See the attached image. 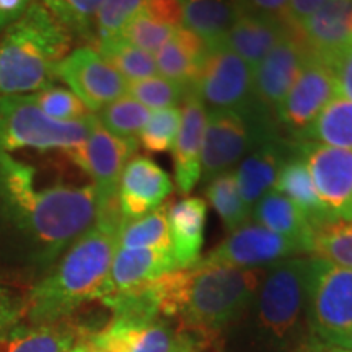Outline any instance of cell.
<instances>
[{"mask_svg":"<svg viewBox=\"0 0 352 352\" xmlns=\"http://www.w3.org/2000/svg\"><path fill=\"white\" fill-rule=\"evenodd\" d=\"M182 126V109L178 107L157 109L151 113L147 124L139 135V145L147 152H168L175 147Z\"/></svg>","mask_w":352,"mask_h":352,"instance_id":"f35d334b","label":"cell"},{"mask_svg":"<svg viewBox=\"0 0 352 352\" xmlns=\"http://www.w3.org/2000/svg\"><path fill=\"white\" fill-rule=\"evenodd\" d=\"M90 331L69 318L52 323H23L0 338V352H69Z\"/></svg>","mask_w":352,"mask_h":352,"instance_id":"cb8c5ba5","label":"cell"},{"mask_svg":"<svg viewBox=\"0 0 352 352\" xmlns=\"http://www.w3.org/2000/svg\"><path fill=\"white\" fill-rule=\"evenodd\" d=\"M241 13L280 16L284 19L289 0H236Z\"/></svg>","mask_w":352,"mask_h":352,"instance_id":"ee69618b","label":"cell"},{"mask_svg":"<svg viewBox=\"0 0 352 352\" xmlns=\"http://www.w3.org/2000/svg\"><path fill=\"white\" fill-rule=\"evenodd\" d=\"M296 32L280 16L241 13L220 44L254 69L283 39Z\"/></svg>","mask_w":352,"mask_h":352,"instance_id":"44dd1931","label":"cell"},{"mask_svg":"<svg viewBox=\"0 0 352 352\" xmlns=\"http://www.w3.org/2000/svg\"><path fill=\"white\" fill-rule=\"evenodd\" d=\"M56 77L82 100L91 114L127 94V82L121 74L91 46L70 51L57 64Z\"/></svg>","mask_w":352,"mask_h":352,"instance_id":"8fae6325","label":"cell"},{"mask_svg":"<svg viewBox=\"0 0 352 352\" xmlns=\"http://www.w3.org/2000/svg\"><path fill=\"white\" fill-rule=\"evenodd\" d=\"M138 148L139 140L116 138L95 121L85 142L65 152L78 168L94 179L91 184L98 197V217H122L118 188L122 170L135 157Z\"/></svg>","mask_w":352,"mask_h":352,"instance_id":"52a82bcc","label":"cell"},{"mask_svg":"<svg viewBox=\"0 0 352 352\" xmlns=\"http://www.w3.org/2000/svg\"><path fill=\"white\" fill-rule=\"evenodd\" d=\"M178 270L171 248H116L100 298L138 287Z\"/></svg>","mask_w":352,"mask_h":352,"instance_id":"d6986e66","label":"cell"},{"mask_svg":"<svg viewBox=\"0 0 352 352\" xmlns=\"http://www.w3.org/2000/svg\"><path fill=\"white\" fill-rule=\"evenodd\" d=\"M297 140L352 151V101L334 96Z\"/></svg>","mask_w":352,"mask_h":352,"instance_id":"f1b7e54d","label":"cell"},{"mask_svg":"<svg viewBox=\"0 0 352 352\" xmlns=\"http://www.w3.org/2000/svg\"><path fill=\"white\" fill-rule=\"evenodd\" d=\"M26 318V296L0 284V338Z\"/></svg>","mask_w":352,"mask_h":352,"instance_id":"60d3db41","label":"cell"},{"mask_svg":"<svg viewBox=\"0 0 352 352\" xmlns=\"http://www.w3.org/2000/svg\"><path fill=\"white\" fill-rule=\"evenodd\" d=\"M308 54L298 33L292 32L253 69L254 98L274 116L297 80Z\"/></svg>","mask_w":352,"mask_h":352,"instance_id":"2e32d148","label":"cell"},{"mask_svg":"<svg viewBox=\"0 0 352 352\" xmlns=\"http://www.w3.org/2000/svg\"><path fill=\"white\" fill-rule=\"evenodd\" d=\"M206 220L208 204L201 197H184L175 204L166 206L171 252L178 270L195 266L201 259Z\"/></svg>","mask_w":352,"mask_h":352,"instance_id":"603a6c76","label":"cell"},{"mask_svg":"<svg viewBox=\"0 0 352 352\" xmlns=\"http://www.w3.org/2000/svg\"><path fill=\"white\" fill-rule=\"evenodd\" d=\"M173 191L168 173L147 157H132L122 170L118 202L122 220H134L153 212Z\"/></svg>","mask_w":352,"mask_h":352,"instance_id":"e0dca14e","label":"cell"},{"mask_svg":"<svg viewBox=\"0 0 352 352\" xmlns=\"http://www.w3.org/2000/svg\"><path fill=\"white\" fill-rule=\"evenodd\" d=\"M310 258L308 323L311 336L329 342L352 328V270Z\"/></svg>","mask_w":352,"mask_h":352,"instance_id":"ba28073f","label":"cell"},{"mask_svg":"<svg viewBox=\"0 0 352 352\" xmlns=\"http://www.w3.org/2000/svg\"><path fill=\"white\" fill-rule=\"evenodd\" d=\"M272 189L292 201L307 215L314 228L331 220L323 204H321L318 195H316L310 171H308L305 160L298 151L283 165Z\"/></svg>","mask_w":352,"mask_h":352,"instance_id":"83f0119b","label":"cell"},{"mask_svg":"<svg viewBox=\"0 0 352 352\" xmlns=\"http://www.w3.org/2000/svg\"><path fill=\"white\" fill-rule=\"evenodd\" d=\"M311 256L352 270V219H336L314 230Z\"/></svg>","mask_w":352,"mask_h":352,"instance_id":"836d02e7","label":"cell"},{"mask_svg":"<svg viewBox=\"0 0 352 352\" xmlns=\"http://www.w3.org/2000/svg\"><path fill=\"white\" fill-rule=\"evenodd\" d=\"M121 219H96L95 226L65 250L50 274L26 296V321L69 318L87 302L98 300L118 248Z\"/></svg>","mask_w":352,"mask_h":352,"instance_id":"7a4b0ae2","label":"cell"},{"mask_svg":"<svg viewBox=\"0 0 352 352\" xmlns=\"http://www.w3.org/2000/svg\"><path fill=\"white\" fill-rule=\"evenodd\" d=\"M297 151V140L284 139L279 134L259 144L240 162L239 170L233 175L241 199L250 209L254 208L263 196L272 191L283 165L290 157L296 155Z\"/></svg>","mask_w":352,"mask_h":352,"instance_id":"ac0fdd59","label":"cell"},{"mask_svg":"<svg viewBox=\"0 0 352 352\" xmlns=\"http://www.w3.org/2000/svg\"><path fill=\"white\" fill-rule=\"evenodd\" d=\"M298 152L329 219H352V151L298 140Z\"/></svg>","mask_w":352,"mask_h":352,"instance_id":"7c38bea8","label":"cell"},{"mask_svg":"<svg viewBox=\"0 0 352 352\" xmlns=\"http://www.w3.org/2000/svg\"><path fill=\"white\" fill-rule=\"evenodd\" d=\"M206 122L208 111L189 88L183 101L182 126L173 147L176 186L182 195H189L201 179V152Z\"/></svg>","mask_w":352,"mask_h":352,"instance_id":"ffe728a7","label":"cell"},{"mask_svg":"<svg viewBox=\"0 0 352 352\" xmlns=\"http://www.w3.org/2000/svg\"><path fill=\"white\" fill-rule=\"evenodd\" d=\"M183 26L208 47L220 44L241 15L236 0H182Z\"/></svg>","mask_w":352,"mask_h":352,"instance_id":"4316f807","label":"cell"},{"mask_svg":"<svg viewBox=\"0 0 352 352\" xmlns=\"http://www.w3.org/2000/svg\"><path fill=\"white\" fill-rule=\"evenodd\" d=\"M206 197L230 232L243 227L250 217V208L241 199L232 171L210 179L206 188Z\"/></svg>","mask_w":352,"mask_h":352,"instance_id":"e575fe53","label":"cell"},{"mask_svg":"<svg viewBox=\"0 0 352 352\" xmlns=\"http://www.w3.org/2000/svg\"><path fill=\"white\" fill-rule=\"evenodd\" d=\"M151 109L145 108L129 95L121 96L95 114L96 121L109 134L121 139L139 140L140 132L151 118Z\"/></svg>","mask_w":352,"mask_h":352,"instance_id":"d6a6232c","label":"cell"},{"mask_svg":"<svg viewBox=\"0 0 352 352\" xmlns=\"http://www.w3.org/2000/svg\"><path fill=\"white\" fill-rule=\"evenodd\" d=\"M279 135L276 116L261 103L243 113H208L201 152V179L227 173L259 144Z\"/></svg>","mask_w":352,"mask_h":352,"instance_id":"5b68a950","label":"cell"},{"mask_svg":"<svg viewBox=\"0 0 352 352\" xmlns=\"http://www.w3.org/2000/svg\"><path fill=\"white\" fill-rule=\"evenodd\" d=\"M34 104L54 121H80L91 116L82 100L69 88L51 85L30 94Z\"/></svg>","mask_w":352,"mask_h":352,"instance_id":"ab89813d","label":"cell"},{"mask_svg":"<svg viewBox=\"0 0 352 352\" xmlns=\"http://www.w3.org/2000/svg\"><path fill=\"white\" fill-rule=\"evenodd\" d=\"M69 352H85V351H83V346H82V342H78V344H77L76 347H72V349H70Z\"/></svg>","mask_w":352,"mask_h":352,"instance_id":"c3c4849f","label":"cell"},{"mask_svg":"<svg viewBox=\"0 0 352 352\" xmlns=\"http://www.w3.org/2000/svg\"><path fill=\"white\" fill-rule=\"evenodd\" d=\"M334 96H338V88L329 65L308 54L297 80L277 109L276 120L297 140Z\"/></svg>","mask_w":352,"mask_h":352,"instance_id":"4fadbf2b","label":"cell"},{"mask_svg":"<svg viewBox=\"0 0 352 352\" xmlns=\"http://www.w3.org/2000/svg\"><path fill=\"white\" fill-rule=\"evenodd\" d=\"M261 271L197 261L184 267V284L176 320L206 346L233 323L256 296Z\"/></svg>","mask_w":352,"mask_h":352,"instance_id":"277c9868","label":"cell"},{"mask_svg":"<svg viewBox=\"0 0 352 352\" xmlns=\"http://www.w3.org/2000/svg\"><path fill=\"white\" fill-rule=\"evenodd\" d=\"M297 33L311 56L327 60L352 41V0H328Z\"/></svg>","mask_w":352,"mask_h":352,"instance_id":"7402d4cb","label":"cell"},{"mask_svg":"<svg viewBox=\"0 0 352 352\" xmlns=\"http://www.w3.org/2000/svg\"><path fill=\"white\" fill-rule=\"evenodd\" d=\"M303 253H307L305 248L297 241L285 239L258 223H245L199 261L256 270L263 264H276Z\"/></svg>","mask_w":352,"mask_h":352,"instance_id":"5bb4252c","label":"cell"},{"mask_svg":"<svg viewBox=\"0 0 352 352\" xmlns=\"http://www.w3.org/2000/svg\"><path fill=\"white\" fill-rule=\"evenodd\" d=\"M179 329L165 320L129 321L111 318L100 331L80 341L85 352H176Z\"/></svg>","mask_w":352,"mask_h":352,"instance_id":"9a60e30c","label":"cell"},{"mask_svg":"<svg viewBox=\"0 0 352 352\" xmlns=\"http://www.w3.org/2000/svg\"><path fill=\"white\" fill-rule=\"evenodd\" d=\"M191 90L208 113H243L258 103L253 91V69L223 44L208 47L204 65Z\"/></svg>","mask_w":352,"mask_h":352,"instance_id":"30bf717a","label":"cell"},{"mask_svg":"<svg viewBox=\"0 0 352 352\" xmlns=\"http://www.w3.org/2000/svg\"><path fill=\"white\" fill-rule=\"evenodd\" d=\"M327 344L341 347V349H346V351H352V328L344 334H341V336L334 338V340L327 342Z\"/></svg>","mask_w":352,"mask_h":352,"instance_id":"7dc6e473","label":"cell"},{"mask_svg":"<svg viewBox=\"0 0 352 352\" xmlns=\"http://www.w3.org/2000/svg\"><path fill=\"white\" fill-rule=\"evenodd\" d=\"M0 204L39 246V256L54 263L98 219L94 184L38 189L34 170L12 153H0Z\"/></svg>","mask_w":352,"mask_h":352,"instance_id":"6da1fadb","label":"cell"},{"mask_svg":"<svg viewBox=\"0 0 352 352\" xmlns=\"http://www.w3.org/2000/svg\"><path fill=\"white\" fill-rule=\"evenodd\" d=\"M95 114L80 121H54L39 109L30 94L0 95V153L15 151H64L85 142Z\"/></svg>","mask_w":352,"mask_h":352,"instance_id":"8992f818","label":"cell"},{"mask_svg":"<svg viewBox=\"0 0 352 352\" xmlns=\"http://www.w3.org/2000/svg\"><path fill=\"white\" fill-rule=\"evenodd\" d=\"M327 2L328 0H289L284 19L296 32H298V28Z\"/></svg>","mask_w":352,"mask_h":352,"instance_id":"7bdbcfd3","label":"cell"},{"mask_svg":"<svg viewBox=\"0 0 352 352\" xmlns=\"http://www.w3.org/2000/svg\"><path fill=\"white\" fill-rule=\"evenodd\" d=\"M94 50L108 60L127 83L157 76L155 57L152 52L139 50L120 36L95 44Z\"/></svg>","mask_w":352,"mask_h":352,"instance_id":"f546056e","label":"cell"},{"mask_svg":"<svg viewBox=\"0 0 352 352\" xmlns=\"http://www.w3.org/2000/svg\"><path fill=\"white\" fill-rule=\"evenodd\" d=\"M254 220L258 226L300 243L307 253H311L314 226L307 215L292 201L272 189L254 204Z\"/></svg>","mask_w":352,"mask_h":352,"instance_id":"484cf974","label":"cell"},{"mask_svg":"<svg viewBox=\"0 0 352 352\" xmlns=\"http://www.w3.org/2000/svg\"><path fill=\"white\" fill-rule=\"evenodd\" d=\"M147 0H104L94 21V44L118 38L127 23L144 10Z\"/></svg>","mask_w":352,"mask_h":352,"instance_id":"8d00e7d4","label":"cell"},{"mask_svg":"<svg viewBox=\"0 0 352 352\" xmlns=\"http://www.w3.org/2000/svg\"><path fill=\"white\" fill-rule=\"evenodd\" d=\"M54 19L70 33V36L94 44V21L104 0H38Z\"/></svg>","mask_w":352,"mask_h":352,"instance_id":"1f68e13d","label":"cell"},{"mask_svg":"<svg viewBox=\"0 0 352 352\" xmlns=\"http://www.w3.org/2000/svg\"><path fill=\"white\" fill-rule=\"evenodd\" d=\"M34 0H0V34L28 10Z\"/></svg>","mask_w":352,"mask_h":352,"instance_id":"f6af8a7d","label":"cell"},{"mask_svg":"<svg viewBox=\"0 0 352 352\" xmlns=\"http://www.w3.org/2000/svg\"><path fill=\"white\" fill-rule=\"evenodd\" d=\"M166 206L144 217L127 220L118 233V248H171Z\"/></svg>","mask_w":352,"mask_h":352,"instance_id":"4dcf8cb0","label":"cell"},{"mask_svg":"<svg viewBox=\"0 0 352 352\" xmlns=\"http://www.w3.org/2000/svg\"><path fill=\"white\" fill-rule=\"evenodd\" d=\"M208 56V46L199 36L179 26L168 43L155 52V65L166 80L191 87Z\"/></svg>","mask_w":352,"mask_h":352,"instance_id":"d4e9b609","label":"cell"},{"mask_svg":"<svg viewBox=\"0 0 352 352\" xmlns=\"http://www.w3.org/2000/svg\"><path fill=\"white\" fill-rule=\"evenodd\" d=\"M189 88L191 87L155 76L151 78H144V80L127 83L126 95L139 101L145 108L157 111V109L175 108L179 103L183 104Z\"/></svg>","mask_w":352,"mask_h":352,"instance_id":"d590c367","label":"cell"},{"mask_svg":"<svg viewBox=\"0 0 352 352\" xmlns=\"http://www.w3.org/2000/svg\"><path fill=\"white\" fill-rule=\"evenodd\" d=\"M178 28L158 20L157 16H153L152 13L145 10L144 7V10L139 12L127 23L126 28L120 34V38L124 39L126 43L132 44V46L139 47V50L155 54L165 43L170 41Z\"/></svg>","mask_w":352,"mask_h":352,"instance_id":"74e56055","label":"cell"},{"mask_svg":"<svg viewBox=\"0 0 352 352\" xmlns=\"http://www.w3.org/2000/svg\"><path fill=\"white\" fill-rule=\"evenodd\" d=\"M72 36L38 0L0 36V95H26L54 85L56 67Z\"/></svg>","mask_w":352,"mask_h":352,"instance_id":"3957f363","label":"cell"},{"mask_svg":"<svg viewBox=\"0 0 352 352\" xmlns=\"http://www.w3.org/2000/svg\"><path fill=\"white\" fill-rule=\"evenodd\" d=\"M294 352H352V351H346L341 349V347L327 344V342L316 340V338L310 336L307 341H303L300 346L297 347Z\"/></svg>","mask_w":352,"mask_h":352,"instance_id":"bcb514c9","label":"cell"},{"mask_svg":"<svg viewBox=\"0 0 352 352\" xmlns=\"http://www.w3.org/2000/svg\"><path fill=\"white\" fill-rule=\"evenodd\" d=\"M311 258H287L272 264L258 287V316L264 329L284 340L297 324L308 296Z\"/></svg>","mask_w":352,"mask_h":352,"instance_id":"9c48e42d","label":"cell"},{"mask_svg":"<svg viewBox=\"0 0 352 352\" xmlns=\"http://www.w3.org/2000/svg\"><path fill=\"white\" fill-rule=\"evenodd\" d=\"M336 82L338 96L352 101V41L324 60Z\"/></svg>","mask_w":352,"mask_h":352,"instance_id":"b9f144b4","label":"cell"}]
</instances>
